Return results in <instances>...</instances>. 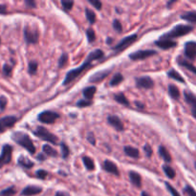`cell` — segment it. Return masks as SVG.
Masks as SVG:
<instances>
[{"label":"cell","instance_id":"cell-1","mask_svg":"<svg viewBox=\"0 0 196 196\" xmlns=\"http://www.w3.org/2000/svg\"><path fill=\"white\" fill-rule=\"evenodd\" d=\"M104 56V53L103 51H101V50H99V49H98V50H95V51H93V52H91V53L88 55V57H87V58H86V60L83 62V63H82L80 67L75 68V69L71 70V71H69V72L66 74V77H65V80H64V81H63V84H64V85H67V84H69L71 81H73L76 77H77L83 71H85V70L90 66L91 62H92L93 60L100 59Z\"/></svg>","mask_w":196,"mask_h":196},{"label":"cell","instance_id":"cell-2","mask_svg":"<svg viewBox=\"0 0 196 196\" xmlns=\"http://www.w3.org/2000/svg\"><path fill=\"white\" fill-rule=\"evenodd\" d=\"M13 140L15 143L21 145L22 147H24L25 149H27L31 154L36 153V147L34 145L33 141L30 139V137L25 134V133L22 132H15L13 134Z\"/></svg>","mask_w":196,"mask_h":196},{"label":"cell","instance_id":"cell-3","mask_svg":"<svg viewBox=\"0 0 196 196\" xmlns=\"http://www.w3.org/2000/svg\"><path fill=\"white\" fill-rule=\"evenodd\" d=\"M193 30V27L189 26V25H177L173 29H172L169 33L164 35L161 38L163 39H170V38H175L179 37L185 35L190 34Z\"/></svg>","mask_w":196,"mask_h":196},{"label":"cell","instance_id":"cell-4","mask_svg":"<svg viewBox=\"0 0 196 196\" xmlns=\"http://www.w3.org/2000/svg\"><path fill=\"white\" fill-rule=\"evenodd\" d=\"M35 135L39 137L41 140H44L46 142L52 143L53 145L58 144V137L56 135H54L53 133H51L48 129H46L43 126H38L35 130Z\"/></svg>","mask_w":196,"mask_h":196},{"label":"cell","instance_id":"cell-5","mask_svg":"<svg viewBox=\"0 0 196 196\" xmlns=\"http://www.w3.org/2000/svg\"><path fill=\"white\" fill-rule=\"evenodd\" d=\"M59 118V115L53 111H44L38 115V120L43 123L51 124L54 123Z\"/></svg>","mask_w":196,"mask_h":196},{"label":"cell","instance_id":"cell-6","mask_svg":"<svg viewBox=\"0 0 196 196\" xmlns=\"http://www.w3.org/2000/svg\"><path fill=\"white\" fill-rule=\"evenodd\" d=\"M12 153H13V147L10 145H5L2 148V153L0 155V168L11 162Z\"/></svg>","mask_w":196,"mask_h":196},{"label":"cell","instance_id":"cell-7","mask_svg":"<svg viewBox=\"0 0 196 196\" xmlns=\"http://www.w3.org/2000/svg\"><path fill=\"white\" fill-rule=\"evenodd\" d=\"M17 122V118L14 116H7L0 119V133L5 132L8 128L13 127Z\"/></svg>","mask_w":196,"mask_h":196},{"label":"cell","instance_id":"cell-8","mask_svg":"<svg viewBox=\"0 0 196 196\" xmlns=\"http://www.w3.org/2000/svg\"><path fill=\"white\" fill-rule=\"evenodd\" d=\"M24 37L27 43L35 44L38 41L39 34L37 30H33L30 27H25L24 29Z\"/></svg>","mask_w":196,"mask_h":196},{"label":"cell","instance_id":"cell-9","mask_svg":"<svg viewBox=\"0 0 196 196\" xmlns=\"http://www.w3.org/2000/svg\"><path fill=\"white\" fill-rule=\"evenodd\" d=\"M138 39V36L137 35H132L129 36L124 37L121 42L118 43L115 47H114V50L116 51H122L125 48H127V47L131 44L134 43L136 40Z\"/></svg>","mask_w":196,"mask_h":196},{"label":"cell","instance_id":"cell-10","mask_svg":"<svg viewBox=\"0 0 196 196\" xmlns=\"http://www.w3.org/2000/svg\"><path fill=\"white\" fill-rule=\"evenodd\" d=\"M156 54H157V52L153 51V50H140V51L132 53L129 56V58L132 60H139V59H144L148 57L154 56Z\"/></svg>","mask_w":196,"mask_h":196},{"label":"cell","instance_id":"cell-11","mask_svg":"<svg viewBox=\"0 0 196 196\" xmlns=\"http://www.w3.org/2000/svg\"><path fill=\"white\" fill-rule=\"evenodd\" d=\"M153 81L152 78L148 76L145 77H140L136 78V85L139 88H145V89H149L153 87Z\"/></svg>","mask_w":196,"mask_h":196},{"label":"cell","instance_id":"cell-12","mask_svg":"<svg viewBox=\"0 0 196 196\" xmlns=\"http://www.w3.org/2000/svg\"><path fill=\"white\" fill-rule=\"evenodd\" d=\"M184 96H185L186 101L190 105L192 116L196 118V96L190 91H185Z\"/></svg>","mask_w":196,"mask_h":196},{"label":"cell","instance_id":"cell-13","mask_svg":"<svg viewBox=\"0 0 196 196\" xmlns=\"http://www.w3.org/2000/svg\"><path fill=\"white\" fill-rule=\"evenodd\" d=\"M185 56L190 58L194 59L196 58V43L193 41H190L185 45Z\"/></svg>","mask_w":196,"mask_h":196},{"label":"cell","instance_id":"cell-14","mask_svg":"<svg viewBox=\"0 0 196 196\" xmlns=\"http://www.w3.org/2000/svg\"><path fill=\"white\" fill-rule=\"evenodd\" d=\"M107 121L109 123V124H111L112 126L117 129L118 131H123V124L121 121V119L119 117H117L115 115H111L107 118Z\"/></svg>","mask_w":196,"mask_h":196},{"label":"cell","instance_id":"cell-15","mask_svg":"<svg viewBox=\"0 0 196 196\" xmlns=\"http://www.w3.org/2000/svg\"><path fill=\"white\" fill-rule=\"evenodd\" d=\"M155 43L157 46L160 47L161 49H164V50L173 48V47H175L177 45L176 41L171 40V39H163V38H161L158 41H156Z\"/></svg>","mask_w":196,"mask_h":196},{"label":"cell","instance_id":"cell-16","mask_svg":"<svg viewBox=\"0 0 196 196\" xmlns=\"http://www.w3.org/2000/svg\"><path fill=\"white\" fill-rule=\"evenodd\" d=\"M41 191H42V189L40 187L28 186L21 191V194L24 195V196H32V195H36V194L40 193Z\"/></svg>","mask_w":196,"mask_h":196},{"label":"cell","instance_id":"cell-17","mask_svg":"<svg viewBox=\"0 0 196 196\" xmlns=\"http://www.w3.org/2000/svg\"><path fill=\"white\" fill-rule=\"evenodd\" d=\"M104 170L109 172V173H112V174H115V175H119V169H118V167L111 161L105 160L104 163Z\"/></svg>","mask_w":196,"mask_h":196},{"label":"cell","instance_id":"cell-18","mask_svg":"<svg viewBox=\"0 0 196 196\" xmlns=\"http://www.w3.org/2000/svg\"><path fill=\"white\" fill-rule=\"evenodd\" d=\"M109 74H110V70H108V71H106V70H104V71H100L99 73H96L95 75H93L91 77L89 81L90 82H99L100 81H103L104 77H106Z\"/></svg>","mask_w":196,"mask_h":196},{"label":"cell","instance_id":"cell-19","mask_svg":"<svg viewBox=\"0 0 196 196\" xmlns=\"http://www.w3.org/2000/svg\"><path fill=\"white\" fill-rule=\"evenodd\" d=\"M129 178H130V181L131 183L137 187H140L142 186V178H141L140 174L137 173L135 171H130L129 172Z\"/></svg>","mask_w":196,"mask_h":196},{"label":"cell","instance_id":"cell-20","mask_svg":"<svg viewBox=\"0 0 196 196\" xmlns=\"http://www.w3.org/2000/svg\"><path fill=\"white\" fill-rule=\"evenodd\" d=\"M177 60H178V64L179 65H181L183 67H186L187 70H190V71H191L192 73H194L196 75V67L193 64H191L190 61H187V60H185V59H183L181 58H178Z\"/></svg>","mask_w":196,"mask_h":196},{"label":"cell","instance_id":"cell-21","mask_svg":"<svg viewBox=\"0 0 196 196\" xmlns=\"http://www.w3.org/2000/svg\"><path fill=\"white\" fill-rule=\"evenodd\" d=\"M96 91H97V88L95 87V86H89V87H86L82 91V93H83V96L85 97V99L90 100L93 99V97H94V95H95Z\"/></svg>","mask_w":196,"mask_h":196},{"label":"cell","instance_id":"cell-22","mask_svg":"<svg viewBox=\"0 0 196 196\" xmlns=\"http://www.w3.org/2000/svg\"><path fill=\"white\" fill-rule=\"evenodd\" d=\"M124 152H125V154H126L127 156L131 157V158H138L139 155H140L139 150L137 149V148L129 146V145L124 147Z\"/></svg>","mask_w":196,"mask_h":196},{"label":"cell","instance_id":"cell-23","mask_svg":"<svg viewBox=\"0 0 196 196\" xmlns=\"http://www.w3.org/2000/svg\"><path fill=\"white\" fill-rule=\"evenodd\" d=\"M181 18L191 23H196V12H187L181 15Z\"/></svg>","mask_w":196,"mask_h":196},{"label":"cell","instance_id":"cell-24","mask_svg":"<svg viewBox=\"0 0 196 196\" xmlns=\"http://www.w3.org/2000/svg\"><path fill=\"white\" fill-rule=\"evenodd\" d=\"M159 155L167 163L171 162V156H170V154L168 153V151L167 150V148L164 147V146H160L159 147Z\"/></svg>","mask_w":196,"mask_h":196},{"label":"cell","instance_id":"cell-25","mask_svg":"<svg viewBox=\"0 0 196 196\" xmlns=\"http://www.w3.org/2000/svg\"><path fill=\"white\" fill-rule=\"evenodd\" d=\"M168 93H169L170 97L175 99V100L179 99V97H180V91H179L177 86L174 84H170L168 86Z\"/></svg>","mask_w":196,"mask_h":196},{"label":"cell","instance_id":"cell-26","mask_svg":"<svg viewBox=\"0 0 196 196\" xmlns=\"http://www.w3.org/2000/svg\"><path fill=\"white\" fill-rule=\"evenodd\" d=\"M114 99H115V100L118 101L119 104H122L126 105V106L129 105L128 100L126 99V97H125L124 94H123V93H119V94H116V95H114Z\"/></svg>","mask_w":196,"mask_h":196},{"label":"cell","instance_id":"cell-27","mask_svg":"<svg viewBox=\"0 0 196 196\" xmlns=\"http://www.w3.org/2000/svg\"><path fill=\"white\" fill-rule=\"evenodd\" d=\"M168 76L170 77V78H173V80L179 81V82H185V80L183 78V77L180 75L177 71H175V70H169V71L168 72Z\"/></svg>","mask_w":196,"mask_h":196},{"label":"cell","instance_id":"cell-28","mask_svg":"<svg viewBox=\"0 0 196 196\" xmlns=\"http://www.w3.org/2000/svg\"><path fill=\"white\" fill-rule=\"evenodd\" d=\"M18 164L25 168H31L34 167V163L31 162L29 159L25 158V157H20L18 159Z\"/></svg>","mask_w":196,"mask_h":196},{"label":"cell","instance_id":"cell-29","mask_svg":"<svg viewBox=\"0 0 196 196\" xmlns=\"http://www.w3.org/2000/svg\"><path fill=\"white\" fill-rule=\"evenodd\" d=\"M82 161H83V164H84L85 168H87L88 170H94V169H95V164H94V161L90 158V157L84 156L82 158Z\"/></svg>","mask_w":196,"mask_h":196},{"label":"cell","instance_id":"cell-30","mask_svg":"<svg viewBox=\"0 0 196 196\" xmlns=\"http://www.w3.org/2000/svg\"><path fill=\"white\" fill-rule=\"evenodd\" d=\"M43 152H44V154H46V155H48V156H53V157H57L58 156V152H57V150L56 149H54V148L51 146V145H43Z\"/></svg>","mask_w":196,"mask_h":196},{"label":"cell","instance_id":"cell-31","mask_svg":"<svg viewBox=\"0 0 196 196\" xmlns=\"http://www.w3.org/2000/svg\"><path fill=\"white\" fill-rule=\"evenodd\" d=\"M163 169L164 171V173L167 174V176L170 179H173L175 177V170L172 168L171 167L168 166V164H164L163 167Z\"/></svg>","mask_w":196,"mask_h":196},{"label":"cell","instance_id":"cell-32","mask_svg":"<svg viewBox=\"0 0 196 196\" xmlns=\"http://www.w3.org/2000/svg\"><path fill=\"white\" fill-rule=\"evenodd\" d=\"M123 81V75L120 74V73H118V74H116V75L113 77V78H112L111 81H110V85H111V86H116V85L119 84L120 82H122Z\"/></svg>","mask_w":196,"mask_h":196},{"label":"cell","instance_id":"cell-33","mask_svg":"<svg viewBox=\"0 0 196 196\" xmlns=\"http://www.w3.org/2000/svg\"><path fill=\"white\" fill-rule=\"evenodd\" d=\"M15 193H17V189H15L14 187H10L6 190H3L1 191V193H0V195L1 196H13Z\"/></svg>","mask_w":196,"mask_h":196},{"label":"cell","instance_id":"cell-34","mask_svg":"<svg viewBox=\"0 0 196 196\" xmlns=\"http://www.w3.org/2000/svg\"><path fill=\"white\" fill-rule=\"evenodd\" d=\"M85 13H86V18L88 19V21L90 23H94L96 21V13H94L91 9H86Z\"/></svg>","mask_w":196,"mask_h":196},{"label":"cell","instance_id":"cell-35","mask_svg":"<svg viewBox=\"0 0 196 196\" xmlns=\"http://www.w3.org/2000/svg\"><path fill=\"white\" fill-rule=\"evenodd\" d=\"M37 62L33 60V61H30V63H29V67H28V71L31 75H35L37 71Z\"/></svg>","mask_w":196,"mask_h":196},{"label":"cell","instance_id":"cell-36","mask_svg":"<svg viewBox=\"0 0 196 196\" xmlns=\"http://www.w3.org/2000/svg\"><path fill=\"white\" fill-rule=\"evenodd\" d=\"M68 55L67 54H62V56L60 57L59 60H58V67L62 68L63 66H65V64L67 63L68 61Z\"/></svg>","mask_w":196,"mask_h":196},{"label":"cell","instance_id":"cell-37","mask_svg":"<svg viewBox=\"0 0 196 196\" xmlns=\"http://www.w3.org/2000/svg\"><path fill=\"white\" fill-rule=\"evenodd\" d=\"M60 147H61V154H62V157L63 158H67V157L69 156V147L64 144V143H61L60 144Z\"/></svg>","mask_w":196,"mask_h":196},{"label":"cell","instance_id":"cell-38","mask_svg":"<svg viewBox=\"0 0 196 196\" xmlns=\"http://www.w3.org/2000/svg\"><path fill=\"white\" fill-rule=\"evenodd\" d=\"M86 35H87V38H88V41H89V42L95 41L96 35H95V32H94L93 29L89 28V29L87 30V32H86Z\"/></svg>","mask_w":196,"mask_h":196},{"label":"cell","instance_id":"cell-39","mask_svg":"<svg viewBox=\"0 0 196 196\" xmlns=\"http://www.w3.org/2000/svg\"><path fill=\"white\" fill-rule=\"evenodd\" d=\"M166 187H167V189H168V190L170 192V194L172 195V196H180V194H179V192L174 189L173 187H172L169 183H166Z\"/></svg>","mask_w":196,"mask_h":196},{"label":"cell","instance_id":"cell-40","mask_svg":"<svg viewBox=\"0 0 196 196\" xmlns=\"http://www.w3.org/2000/svg\"><path fill=\"white\" fill-rule=\"evenodd\" d=\"M12 66H10L9 64H4L3 66V69H2V71H3V75L5 77H10L11 74H12Z\"/></svg>","mask_w":196,"mask_h":196},{"label":"cell","instance_id":"cell-41","mask_svg":"<svg viewBox=\"0 0 196 196\" xmlns=\"http://www.w3.org/2000/svg\"><path fill=\"white\" fill-rule=\"evenodd\" d=\"M61 5H62V7H63L64 10L69 11V10L72 9V7L74 5V2L73 1H65V0H62V1H61Z\"/></svg>","mask_w":196,"mask_h":196},{"label":"cell","instance_id":"cell-42","mask_svg":"<svg viewBox=\"0 0 196 196\" xmlns=\"http://www.w3.org/2000/svg\"><path fill=\"white\" fill-rule=\"evenodd\" d=\"M113 28L117 31L118 33H122L123 32V26H122V23L118 20V19H115L113 21Z\"/></svg>","mask_w":196,"mask_h":196},{"label":"cell","instance_id":"cell-43","mask_svg":"<svg viewBox=\"0 0 196 196\" xmlns=\"http://www.w3.org/2000/svg\"><path fill=\"white\" fill-rule=\"evenodd\" d=\"M91 104H92V101L88 100H81L77 103V105L78 107H86V106H89Z\"/></svg>","mask_w":196,"mask_h":196},{"label":"cell","instance_id":"cell-44","mask_svg":"<svg viewBox=\"0 0 196 196\" xmlns=\"http://www.w3.org/2000/svg\"><path fill=\"white\" fill-rule=\"evenodd\" d=\"M36 175L38 179H45L47 177V175H48V172L43 169H39L36 172Z\"/></svg>","mask_w":196,"mask_h":196},{"label":"cell","instance_id":"cell-45","mask_svg":"<svg viewBox=\"0 0 196 196\" xmlns=\"http://www.w3.org/2000/svg\"><path fill=\"white\" fill-rule=\"evenodd\" d=\"M185 192L187 194V196H196V191L192 189L190 186H187L185 187Z\"/></svg>","mask_w":196,"mask_h":196},{"label":"cell","instance_id":"cell-46","mask_svg":"<svg viewBox=\"0 0 196 196\" xmlns=\"http://www.w3.org/2000/svg\"><path fill=\"white\" fill-rule=\"evenodd\" d=\"M89 3L95 7L97 10H100L101 9V6H103L101 2L99 1V0H89Z\"/></svg>","mask_w":196,"mask_h":196},{"label":"cell","instance_id":"cell-47","mask_svg":"<svg viewBox=\"0 0 196 196\" xmlns=\"http://www.w3.org/2000/svg\"><path fill=\"white\" fill-rule=\"evenodd\" d=\"M7 99L4 97V96H2V97H0V110L1 111H3L4 109H5V107H6V105H7Z\"/></svg>","mask_w":196,"mask_h":196},{"label":"cell","instance_id":"cell-48","mask_svg":"<svg viewBox=\"0 0 196 196\" xmlns=\"http://www.w3.org/2000/svg\"><path fill=\"white\" fill-rule=\"evenodd\" d=\"M144 151H145V155H146L147 157H150V156L152 155V148H151L150 145H145L144 146Z\"/></svg>","mask_w":196,"mask_h":196},{"label":"cell","instance_id":"cell-49","mask_svg":"<svg viewBox=\"0 0 196 196\" xmlns=\"http://www.w3.org/2000/svg\"><path fill=\"white\" fill-rule=\"evenodd\" d=\"M87 140H88V142L91 143L93 145H96V141H95V138H94V134H93V133H89V134L87 135Z\"/></svg>","mask_w":196,"mask_h":196},{"label":"cell","instance_id":"cell-50","mask_svg":"<svg viewBox=\"0 0 196 196\" xmlns=\"http://www.w3.org/2000/svg\"><path fill=\"white\" fill-rule=\"evenodd\" d=\"M25 4L29 8H36V2L35 1H29V0H27V1H25Z\"/></svg>","mask_w":196,"mask_h":196},{"label":"cell","instance_id":"cell-51","mask_svg":"<svg viewBox=\"0 0 196 196\" xmlns=\"http://www.w3.org/2000/svg\"><path fill=\"white\" fill-rule=\"evenodd\" d=\"M7 13V7L5 5H0V13Z\"/></svg>","mask_w":196,"mask_h":196},{"label":"cell","instance_id":"cell-52","mask_svg":"<svg viewBox=\"0 0 196 196\" xmlns=\"http://www.w3.org/2000/svg\"><path fill=\"white\" fill-rule=\"evenodd\" d=\"M37 159H38L39 161H45V160H46V156H45L44 153H40V154L37 155Z\"/></svg>","mask_w":196,"mask_h":196},{"label":"cell","instance_id":"cell-53","mask_svg":"<svg viewBox=\"0 0 196 196\" xmlns=\"http://www.w3.org/2000/svg\"><path fill=\"white\" fill-rule=\"evenodd\" d=\"M56 196H69L67 193H65V192H62V191H58L57 193H56Z\"/></svg>","mask_w":196,"mask_h":196},{"label":"cell","instance_id":"cell-54","mask_svg":"<svg viewBox=\"0 0 196 196\" xmlns=\"http://www.w3.org/2000/svg\"><path fill=\"white\" fill-rule=\"evenodd\" d=\"M136 105L139 107V108H144L145 107V104H141V103H138V101H137V103H136Z\"/></svg>","mask_w":196,"mask_h":196},{"label":"cell","instance_id":"cell-55","mask_svg":"<svg viewBox=\"0 0 196 196\" xmlns=\"http://www.w3.org/2000/svg\"><path fill=\"white\" fill-rule=\"evenodd\" d=\"M142 196H149V195H148L145 191H143V192H142Z\"/></svg>","mask_w":196,"mask_h":196},{"label":"cell","instance_id":"cell-56","mask_svg":"<svg viewBox=\"0 0 196 196\" xmlns=\"http://www.w3.org/2000/svg\"><path fill=\"white\" fill-rule=\"evenodd\" d=\"M0 44H1V38H0Z\"/></svg>","mask_w":196,"mask_h":196},{"label":"cell","instance_id":"cell-57","mask_svg":"<svg viewBox=\"0 0 196 196\" xmlns=\"http://www.w3.org/2000/svg\"><path fill=\"white\" fill-rule=\"evenodd\" d=\"M195 168H196V163H195Z\"/></svg>","mask_w":196,"mask_h":196}]
</instances>
